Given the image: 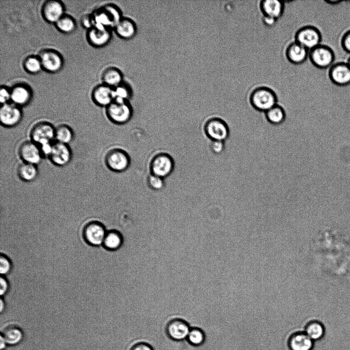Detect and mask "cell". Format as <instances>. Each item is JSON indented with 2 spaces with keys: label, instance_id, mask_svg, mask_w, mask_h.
<instances>
[{
  "label": "cell",
  "instance_id": "obj_10",
  "mask_svg": "<svg viewBox=\"0 0 350 350\" xmlns=\"http://www.w3.org/2000/svg\"><path fill=\"white\" fill-rule=\"evenodd\" d=\"M130 158L127 153L118 149L109 151L105 157V163L111 170L121 172L126 170L129 166Z\"/></svg>",
  "mask_w": 350,
  "mask_h": 350
},
{
  "label": "cell",
  "instance_id": "obj_45",
  "mask_svg": "<svg viewBox=\"0 0 350 350\" xmlns=\"http://www.w3.org/2000/svg\"><path fill=\"white\" fill-rule=\"evenodd\" d=\"M326 2L330 4V5H338V4L341 3V2L340 1H329Z\"/></svg>",
  "mask_w": 350,
  "mask_h": 350
},
{
  "label": "cell",
  "instance_id": "obj_31",
  "mask_svg": "<svg viewBox=\"0 0 350 350\" xmlns=\"http://www.w3.org/2000/svg\"><path fill=\"white\" fill-rule=\"evenodd\" d=\"M57 29L62 33L69 34L76 29V24L71 15L65 14L55 24Z\"/></svg>",
  "mask_w": 350,
  "mask_h": 350
},
{
  "label": "cell",
  "instance_id": "obj_46",
  "mask_svg": "<svg viewBox=\"0 0 350 350\" xmlns=\"http://www.w3.org/2000/svg\"><path fill=\"white\" fill-rule=\"evenodd\" d=\"M346 63L347 64L348 66H349V68H350V55H349V57H348V59H347V61H346Z\"/></svg>",
  "mask_w": 350,
  "mask_h": 350
},
{
  "label": "cell",
  "instance_id": "obj_29",
  "mask_svg": "<svg viewBox=\"0 0 350 350\" xmlns=\"http://www.w3.org/2000/svg\"><path fill=\"white\" fill-rule=\"evenodd\" d=\"M38 171L37 165L23 162L17 168V174L23 181L31 182L37 177Z\"/></svg>",
  "mask_w": 350,
  "mask_h": 350
},
{
  "label": "cell",
  "instance_id": "obj_28",
  "mask_svg": "<svg viewBox=\"0 0 350 350\" xmlns=\"http://www.w3.org/2000/svg\"><path fill=\"white\" fill-rule=\"evenodd\" d=\"M304 333L314 341L320 340L325 334L324 325L318 320H312L307 323Z\"/></svg>",
  "mask_w": 350,
  "mask_h": 350
},
{
  "label": "cell",
  "instance_id": "obj_2",
  "mask_svg": "<svg viewBox=\"0 0 350 350\" xmlns=\"http://www.w3.org/2000/svg\"><path fill=\"white\" fill-rule=\"evenodd\" d=\"M249 101L255 110L265 113L278 104V97L271 88L261 86L255 88L251 92Z\"/></svg>",
  "mask_w": 350,
  "mask_h": 350
},
{
  "label": "cell",
  "instance_id": "obj_4",
  "mask_svg": "<svg viewBox=\"0 0 350 350\" xmlns=\"http://www.w3.org/2000/svg\"><path fill=\"white\" fill-rule=\"evenodd\" d=\"M295 41L310 51L321 44L322 34L315 26L306 25L296 31Z\"/></svg>",
  "mask_w": 350,
  "mask_h": 350
},
{
  "label": "cell",
  "instance_id": "obj_42",
  "mask_svg": "<svg viewBox=\"0 0 350 350\" xmlns=\"http://www.w3.org/2000/svg\"><path fill=\"white\" fill-rule=\"evenodd\" d=\"M277 19L266 16H263L262 17V22L264 25L267 27H271L274 26Z\"/></svg>",
  "mask_w": 350,
  "mask_h": 350
},
{
  "label": "cell",
  "instance_id": "obj_34",
  "mask_svg": "<svg viewBox=\"0 0 350 350\" xmlns=\"http://www.w3.org/2000/svg\"><path fill=\"white\" fill-rule=\"evenodd\" d=\"M24 69L28 73L35 74L43 69L38 55H29L23 61Z\"/></svg>",
  "mask_w": 350,
  "mask_h": 350
},
{
  "label": "cell",
  "instance_id": "obj_9",
  "mask_svg": "<svg viewBox=\"0 0 350 350\" xmlns=\"http://www.w3.org/2000/svg\"><path fill=\"white\" fill-rule=\"evenodd\" d=\"M23 113L21 107L9 102L1 105L0 109V121L6 127H13L21 121Z\"/></svg>",
  "mask_w": 350,
  "mask_h": 350
},
{
  "label": "cell",
  "instance_id": "obj_40",
  "mask_svg": "<svg viewBox=\"0 0 350 350\" xmlns=\"http://www.w3.org/2000/svg\"><path fill=\"white\" fill-rule=\"evenodd\" d=\"M11 269V263L5 256L1 255L0 258V273L2 275L7 274Z\"/></svg>",
  "mask_w": 350,
  "mask_h": 350
},
{
  "label": "cell",
  "instance_id": "obj_23",
  "mask_svg": "<svg viewBox=\"0 0 350 350\" xmlns=\"http://www.w3.org/2000/svg\"><path fill=\"white\" fill-rule=\"evenodd\" d=\"M23 337V330L16 325H7L1 331V341L6 345H16L22 340Z\"/></svg>",
  "mask_w": 350,
  "mask_h": 350
},
{
  "label": "cell",
  "instance_id": "obj_19",
  "mask_svg": "<svg viewBox=\"0 0 350 350\" xmlns=\"http://www.w3.org/2000/svg\"><path fill=\"white\" fill-rule=\"evenodd\" d=\"M91 95L94 103L101 107H108L114 100L113 88L103 83L94 88Z\"/></svg>",
  "mask_w": 350,
  "mask_h": 350
},
{
  "label": "cell",
  "instance_id": "obj_5",
  "mask_svg": "<svg viewBox=\"0 0 350 350\" xmlns=\"http://www.w3.org/2000/svg\"><path fill=\"white\" fill-rule=\"evenodd\" d=\"M204 132L212 140L225 141L230 136L229 127L223 119L214 117L207 120L204 125Z\"/></svg>",
  "mask_w": 350,
  "mask_h": 350
},
{
  "label": "cell",
  "instance_id": "obj_6",
  "mask_svg": "<svg viewBox=\"0 0 350 350\" xmlns=\"http://www.w3.org/2000/svg\"><path fill=\"white\" fill-rule=\"evenodd\" d=\"M55 128L50 122H37L31 130V140L39 146L52 143L55 142Z\"/></svg>",
  "mask_w": 350,
  "mask_h": 350
},
{
  "label": "cell",
  "instance_id": "obj_39",
  "mask_svg": "<svg viewBox=\"0 0 350 350\" xmlns=\"http://www.w3.org/2000/svg\"><path fill=\"white\" fill-rule=\"evenodd\" d=\"M211 149L216 154L222 153L225 149V141L213 140L211 144Z\"/></svg>",
  "mask_w": 350,
  "mask_h": 350
},
{
  "label": "cell",
  "instance_id": "obj_16",
  "mask_svg": "<svg viewBox=\"0 0 350 350\" xmlns=\"http://www.w3.org/2000/svg\"><path fill=\"white\" fill-rule=\"evenodd\" d=\"M11 102L21 107L28 104L32 96L30 87L24 83H18L10 88Z\"/></svg>",
  "mask_w": 350,
  "mask_h": 350
},
{
  "label": "cell",
  "instance_id": "obj_25",
  "mask_svg": "<svg viewBox=\"0 0 350 350\" xmlns=\"http://www.w3.org/2000/svg\"><path fill=\"white\" fill-rule=\"evenodd\" d=\"M114 29L119 37L125 39L133 38L137 32L135 23L132 19L124 17L119 20Z\"/></svg>",
  "mask_w": 350,
  "mask_h": 350
},
{
  "label": "cell",
  "instance_id": "obj_18",
  "mask_svg": "<svg viewBox=\"0 0 350 350\" xmlns=\"http://www.w3.org/2000/svg\"><path fill=\"white\" fill-rule=\"evenodd\" d=\"M309 50L294 41L290 43L285 50V56L291 63L300 65L308 58Z\"/></svg>",
  "mask_w": 350,
  "mask_h": 350
},
{
  "label": "cell",
  "instance_id": "obj_26",
  "mask_svg": "<svg viewBox=\"0 0 350 350\" xmlns=\"http://www.w3.org/2000/svg\"><path fill=\"white\" fill-rule=\"evenodd\" d=\"M101 78L103 84L112 88L123 82L122 72L119 69L114 67L106 68L102 73Z\"/></svg>",
  "mask_w": 350,
  "mask_h": 350
},
{
  "label": "cell",
  "instance_id": "obj_7",
  "mask_svg": "<svg viewBox=\"0 0 350 350\" xmlns=\"http://www.w3.org/2000/svg\"><path fill=\"white\" fill-rule=\"evenodd\" d=\"M107 115L113 122L123 124L131 118L132 109L129 101H113L106 107Z\"/></svg>",
  "mask_w": 350,
  "mask_h": 350
},
{
  "label": "cell",
  "instance_id": "obj_35",
  "mask_svg": "<svg viewBox=\"0 0 350 350\" xmlns=\"http://www.w3.org/2000/svg\"><path fill=\"white\" fill-rule=\"evenodd\" d=\"M187 338L192 344L200 345L204 342L205 336L201 330L194 328L190 330Z\"/></svg>",
  "mask_w": 350,
  "mask_h": 350
},
{
  "label": "cell",
  "instance_id": "obj_30",
  "mask_svg": "<svg viewBox=\"0 0 350 350\" xmlns=\"http://www.w3.org/2000/svg\"><path fill=\"white\" fill-rule=\"evenodd\" d=\"M73 131L69 126L62 124L55 128V141L68 145L73 140Z\"/></svg>",
  "mask_w": 350,
  "mask_h": 350
},
{
  "label": "cell",
  "instance_id": "obj_24",
  "mask_svg": "<svg viewBox=\"0 0 350 350\" xmlns=\"http://www.w3.org/2000/svg\"><path fill=\"white\" fill-rule=\"evenodd\" d=\"M190 330L188 323L180 319L172 320L167 326L169 336L175 340H181L187 338Z\"/></svg>",
  "mask_w": 350,
  "mask_h": 350
},
{
  "label": "cell",
  "instance_id": "obj_21",
  "mask_svg": "<svg viewBox=\"0 0 350 350\" xmlns=\"http://www.w3.org/2000/svg\"><path fill=\"white\" fill-rule=\"evenodd\" d=\"M287 344L290 350H312L314 341L304 331L297 332L291 335Z\"/></svg>",
  "mask_w": 350,
  "mask_h": 350
},
{
  "label": "cell",
  "instance_id": "obj_47",
  "mask_svg": "<svg viewBox=\"0 0 350 350\" xmlns=\"http://www.w3.org/2000/svg\"><path fill=\"white\" fill-rule=\"evenodd\" d=\"M3 300L1 299V312L2 311V310L3 308Z\"/></svg>",
  "mask_w": 350,
  "mask_h": 350
},
{
  "label": "cell",
  "instance_id": "obj_22",
  "mask_svg": "<svg viewBox=\"0 0 350 350\" xmlns=\"http://www.w3.org/2000/svg\"><path fill=\"white\" fill-rule=\"evenodd\" d=\"M106 235L104 227L97 222L89 223L85 231L86 239L93 245H98L103 243Z\"/></svg>",
  "mask_w": 350,
  "mask_h": 350
},
{
  "label": "cell",
  "instance_id": "obj_1",
  "mask_svg": "<svg viewBox=\"0 0 350 350\" xmlns=\"http://www.w3.org/2000/svg\"><path fill=\"white\" fill-rule=\"evenodd\" d=\"M93 26L111 29L123 17L121 11L117 6L107 4L96 9L91 14Z\"/></svg>",
  "mask_w": 350,
  "mask_h": 350
},
{
  "label": "cell",
  "instance_id": "obj_38",
  "mask_svg": "<svg viewBox=\"0 0 350 350\" xmlns=\"http://www.w3.org/2000/svg\"><path fill=\"white\" fill-rule=\"evenodd\" d=\"M341 46L343 50L350 55V29L343 34L341 39Z\"/></svg>",
  "mask_w": 350,
  "mask_h": 350
},
{
  "label": "cell",
  "instance_id": "obj_15",
  "mask_svg": "<svg viewBox=\"0 0 350 350\" xmlns=\"http://www.w3.org/2000/svg\"><path fill=\"white\" fill-rule=\"evenodd\" d=\"M42 14L45 20L55 24L65 14L64 5L59 1H46L42 6Z\"/></svg>",
  "mask_w": 350,
  "mask_h": 350
},
{
  "label": "cell",
  "instance_id": "obj_12",
  "mask_svg": "<svg viewBox=\"0 0 350 350\" xmlns=\"http://www.w3.org/2000/svg\"><path fill=\"white\" fill-rule=\"evenodd\" d=\"M328 75L336 86L344 87L350 84V68L346 62L335 63L329 68Z\"/></svg>",
  "mask_w": 350,
  "mask_h": 350
},
{
  "label": "cell",
  "instance_id": "obj_3",
  "mask_svg": "<svg viewBox=\"0 0 350 350\" xmlns=\"http://www.w3.org/2000/svg\"><path fill=\"white\" fill-rule=\"evenodd\" d=\"M308 58L315 67L324 69L335 63V55L330 47L321 44L309 51Z\"/></svg>",
  "mask_w": 350,
  "mask_h": 350
},
{
  "label": "cell",
  "instance_id": "obj_27",
  "mask_svg": "<svg viewBox=\"0 0 350 350\" xmlns=\"http://www.w3.org/2000/svg\"><path fill=\"white\" fill-rule=\"evenodd\" d=\"M264 114L267 122L273 125H280L284 122L286 119L285 110L278 104L273 107Z\"/></svg>",
  "mask_w": 350,
  "mask_h": 350
},
{
  "label": "cell",
  "instance_id": "obj_32",
  "mask_svg": "<svg viewBox=\"0 0 350 350\" xmlns=\"http://www.w3.org/2000/svg\"><path fill=\"white\" fill-rule=\"evenodd\" d=\"M132 94L131 87L124 81L113 88V101H129Z\"/></svg>",
  "mask_w": 350,
  "mask_h": 350
},
{
  "label": "cell",
  "instance_id": "obj_43",
  "mask_svg": "<svg viewBox=\"0 0 350 350\" xmlns=\"http://www.w3.org/2000/svg\"><path fill=\"white\" fill-rule=\"evenodd\" d=\"M0 294L3 296L7 291L8 284L6 280L2 277L0 278Z\"/></svg>",
  "mask_w": 350,
  "mask_h": 350
},
{
  "label": "cell",
  "instance_id": "obj_36",
  "mask_svg": "<svg viewBox=\"0 0 350 350\" xmlns=\"http://www.w3.org/2000/svg\"><path fill=\"white\" fill-rule=\"evenodd\" d=\"M148 183L152 189L156 190H159L164 186L163 178L153 174L149 177Z\"/></svg>",
  "mask_w": 350,
  "mask_h": 350
},
{
  "label": "cell",
  "instance_id": "obj_33",
  "mask_svg": "<svg viewBox=\"0 0 350 350\" xmlns=\"http://www.w3.org/2000/svg\"><path fill=\"white\" fill-rule=\"evenodd\" d=\"M103 243L107 249L115 250L122 245V237L119 232L111 231L106 234Z\"/></svg>",
  "mask_w": 350,
  "mask_h": 350
},
{
  "label": "cell",
  "instance_id": "obj_13",
  "mask_svg": "<svg viewBox=\"0 0 350 350\" xmlns=\"http://www.w3.org/2000/svg\"><path fill=\"white\" fill-rule=\"evenodd\" d=\"M23 162L37 165L44 157L39 146L32 140L24 142L18 150Z\"/></svg>",
  "mask_w": 350,
  "mask_h": 350
},
{
  "label": "cell",
  "instance_id": "obj_20",
  "mask_svg": "<svg viewBox=\"0 0 350 350\" xmlns=\"http://www.w3.org/2000/svg\"><path fill=\"white\" fill-rule=\"evenodd\" d=\"M285 4L282 1L262 0L259 7L263 16L278 19L284 12Z\"/></svg>",
  "mask_w": 350,
  "mask_h": 350
},
{
  "label": "cell",
  "instance_id": "obj_17",
  "mask_svg": "<svg viewBox=\"0 0 350 350\" xmlns=\"http://www.w3.org/2000/svg\"><path fill=\"white\" fill-rule=\"evenodd\" d=\"M89 43L95 47H102L107 45L112 37L111 29L93 26L87 34Z\"/></svg>",
  "mask_w": 350,
  "mask_h": 350
},
{
  "label": "cell",
  "instance_id": "obj_41",
  "mask_svg": "<svg viewBox=\"0 0 350 350\" xmlns=\"http://www.w3.org/2000/svg\"><path fill=\"white\" fill-rule=\"evenodd\" d=\"M80 22L81 25L87 29H91L93 27V22L91 14H86L81 17Z\"/></svg>",
  "mask_w": 350,
  "mask_h": 350
},
{
  "label": "cell",
  "instance_id": "obj_44",
  "mask_svg": "<svg viewBox=\"0 0 350 350\" xmlns=\"http://www.w3.org/2000/svg\"><path fill=\"white\" fill-rule=\"evenodd\" d=\"M131 350H153V349L146 343H140L135 345Z\"/></svg>",
  "mask_w": 350,
  "mask_h": 350
},
{
  "label": "cell",
  "instance_id": "obj_37",
  "mask_svg": "<svg viewBox=\"0 0 350 350\" xmlns=\"http://www.w3.org/2000/svg\"><path fill=\"white\" fill-rule=\"evenodd\" d=\"M0 102L2 105L11 102L10 88L2 86L0 89Z\"/></svg>",
  "mask_w": 350,
  "mask_h": 350
},
{
  "label": "cell",
  "instance_id": "obj_14",
  "mask_svg": "<svg viewBox=\"0 0 350 350\" xmlns=\"http://www.w3.org/2000/svg\"><path fill=\"white\" fill-rule=\"evenodd\" d=\"M48 158L54 164L65 166L71 161L72 151L68 145L55 141Z\"/></svg>",
  "mask_w": 350,
  "mask_h": 350
},
{
  "label": "cell",
  "instance_id": "obj_11",
  "mask_svg": "<svg viewBox=\"0 0 350 350\" xmlns=\"http://www.w3.org/2000/svg\"><path fill=\"white\" fill-rule=\"evenodd\" d=\"M173 168L174 162L172 157L164 153L155 156L150 163L151 174L162 178L170 175Z\"/></svg>",
  "mask_w": 350,
  "mask_h": 350
},
{
  "label": "cell",
  "instance_id": "obj_8",
  "mask_svg": "<svg viewBox=\"0 0 350 350\" xmlns=\"http://www.w3.org/2000/svg\"><path fill=\"white\" fill-rule=\"evenodd\" d=\"M37 55L43 69L47 72L56 73L62 69L63 58L57 51L51 48H45L40 50Z\"/></svg>",
  "mask_w": 350,
  "mask_h": 350
}]
</instances>
